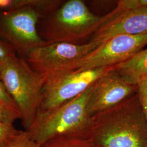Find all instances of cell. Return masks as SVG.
Instances as JSON below:
<instances>
[{"instance_id":"6da1fadb","label":"cell","mask_w":147,"mask_h":147,"mask_svg":"<svg viewBox=\"0 0 147 147\" xmlns=\"http://www.w3.org/2000/svg\"><path fill=\"white\" fill-rule=\"evenodd\" d=\"M82 132L94 147H147V119L137 92L91 116Z\"/></svg>"},{"instance_id":"7a4b0ae2","label":"cell","mask_w":147,"mask_h":147,"mask_svg":"<svg viewBox=\"0 0 147 147\" xmlns=\"http://www.w3.org/2000/svg\"><path fill=\"white\" fill-rule=\"evenodd\" d=\"M107 15L99 16L90 11L81 0L64 1L42 16L38 25L40 36L48 43L64 42L80 44L92 37L108 20Z\"/></svg>"},{"instance_id":"3957f363","label":"cell","mask_w":147,"mask_h":147,"mask_svg":"<svg viewBox=\"0 0 147 147\" xmlns=\"http://www.w3.org/2000/svg\"><path fill=\"white\" fill-rule=\"evenodd\" d=\"M0 77L27 130L36 118L47 76L34 70L24 58L16 55L0 67Z\"/></svg>"},{"instance_id":"277c9868","label":"cell","mask_w":147,"mask_h":147,"mask_svg":"<svg viewBox=\"0 0 147 147\" xmlns=\"http://www.w3.org/2000/svg\"><path fill=\"white\" fill-rule=\"evenodd\" d=\"M61 2L38 0L34 5L0 11V39L14 47L19 57L25 58L33 50L48 43L40 36L38 25L42 16L55 9Z\"/></svg>"},{"instance_id":"5b68a950","label":"cell","mask_w":147,"mask_h":147,"mask_svg":"<svg viewBox=\"0 0 147 147\" xmlns=\"http://www.w3.org/2000/svg\"><path fill=\"white\" fill-rule=\"evenodd\" d=\"M93 86L54 110L38 113L32 126L26 130L32 139L41 146L53 137L82 131L90 118L87 102Z\"/></svg>"},{"instance_id":"8992f818","label":"cell","mask_w":147,"mask_h":147,"mask_svg":"<svg viewBox=\"0 0 147 147\" xmlns=\"http://www.w3.org/2000/svg\"><path fill=\"white\" fill-rule=\"evenodd\" d=\"M114 67L73 70L47 76L38 113L53 110L75 98Z\"/></svg>"},{"instance_id":"52a82bcc","label":"cell","mask_w":147,"mask_h":147,"mask_svg":"<svg viewBox=\"0 0 147 147\" xmlns=\"http://www.w3.org/2000/svg\"><path fill=\"white\" fill-rule=\"evenodd\" d=\"M100 45L93 41L81 44L47 43L33 50L24 59L34 70L47 76L75 70L79 62Z\"/></svg>"},{"instance_id":"ba28073f","label":"cell","mask_w":147,"mask_h":147,"mask_svg":"<svg viewBox=\"0 0 147 147\" xmlns=\"http://www.w3.org/2000/svg\"><path fill=\"white\" fill-rule=\"evenodd\" d=\"M147 45V34H121L102 42L79 62L75 70L113 67L131 58Z\"/></svg>"},{"instance_id":"9c48e42d","label":"cell","mask_w":147,"mask_h":147,"mask_svg":"<svg viewBox=\"0 0 147 147\" xmlns=\"http://www.w3.org/2000/svg\"><path fill=\"white\" fill-rule=\"evenodd\" d=\"M137 92V86L129 84L114 69L98 79L93 86L87 102L92 116L118 105Z\"/></svg>"},{"instance_id":"30bf717a","label":"cell","mask_w":147,"mask_h":147,"mask_svg":"<svg viewBox=\"0 0 147 147\" xmlns=\"http://www.w3.org/2000/svg\"><path fill=\"white\" fill-rule=\"evenodd\" d=\"M147 34V5L125 11L106 21L91 37L90 41L105 42L121 34L143 35Z\"/></svg>"},{"instance_id":"8fae6325","label":"cell","mask_w":147,"mask_h":147,"mask_svg":"<svg viewBox=\"0 0 147 147\" xmlns=\"http://www.w3.org/2000/svg\"><path fill=\"white\" fill-rule=\"evenodd\" d=\"M116 71L129 84L136 85L147 79V47L126 61L115 66Z\"/></svg>"},{"instance_id":"7c38bea8","label":"cell","mask_w":147,"mask_h":147,"mask_svg":"<svg viewBox=\"0 0 147 147\" xmlns=\"http://www.w3.org/2000/svg\"><path fill=\"white\" fill-rule=\"evenodd\" d=\"M40 147H94L81 132L53 137Z\"/></svg>"},{"instance_id":"4fadbf2b","label":"cell","mask_w":147,"mask_h":147,"mask_svg":"<svg viewBox=\"0 0 147 147\" xmlns=\"http://www.w3.org/2000/svg\"><path fill=\"white\" fill-rule=\"evenodd\" d=\"M9 147H40L34 142L26 130L16 129L7 141Z\"/></svg>"},{"instance_id":"5bb4252c","label":"cell","mask_w":147,"mask_h":147,"mask_svg":"<svg viewBox=\"0 0 147 147\" xmlns=\"http://www.w3.org/2000/svg\"><path fill=\"white\" fill-rule=\"evenodd\" d=\"M147 5V0H121L117 2L116 8L107 14L109 20L121 13ZM107 20V21H109Z\"/></svg>"},{"instance_id":"9a60e30c","label":"cell","mask_w":147,"mask_h":147,"mask_svg":"<svg viewBox=\"0 0 147 147\" xmlns=\"http://www.w3.org/2000/svg\"><path fill=\"white\" fill-rule=\"evenodd\" d=\"M18 119H21V115L18 109L0 104V123L14 124Z\"/></svg>"},{"instance_id":"2e32d148","label":"cell","mask_w":147,"mask_h":147,"mask_svg":"<svg viewBox=\"0 0 147 147\" xmlns=\"http://www.w3.org/2000/svg\"><path fill=\"white\" fill-rule=\"evenodd\" d=\"M18 55L16 49L0 39V67L8 59Z\"/></svg>"},{"instance_id":"e0dca14e","label":"cell","mask_w":147,"mask_h":147,"mask_svg":"<svg viewBox=\"0 0 147 147\" xmlns=\"http://www.w3.org/2000/svg\"><path fill=\"white\" fill-rule=\"evenodd\" d=\"M137 86V94L147 119V79L140 82Z\"/></svg>"},{"instance_id":"ac0fdd59","label":"cell","mask_w":147,"mask_h":147,"mask_svg":"<svg viewBox=\"0 0 147 147\" xmlns=\"http://www.w3.org/2000/svg\"><path fill=\"white\" fill-rule=\"evenodd\" d=\"M16 130L13 124L0 123V144L7 141Z\"/></svg>"},{"instance_id":"d6986e66","label":"cell","mask_w":147,"mask_h":147,"mask_svg":"<svg viewBox=\"0 0 147 147\" xmlns=\"http://www.w3.org/2000/svg\"><path fill=\"white\" fill-rule=\"evenodd\" d=\"M0 104L18 109L14 101L11 99L9 95L8 94V93L7 92L5 88V86L3 84V82L1 79V77H0Z\"/></svg>"},{"instance_id":"ffe728a7","label":"cell","mask_w":147,"mask_h":147,"mask_svg":"<svg viewBox=\"0 0 147 147\" xmlns=\"http://www.w3.org/2000/svg\"><path fill=\"white\" fill-rule=\"evenodd\" d=\"M0 147H8V143L7 141L4 142L2 144H0Z\"/></svg>"}]
</instances>
